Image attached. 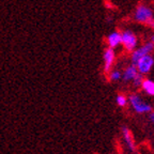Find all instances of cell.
I'll return each instance as SVG.
<instances>
[{"mask_svg":"<svg viewBox=\"0 0 154 154\" xmlns=\"http://www.w3.org/2000/svg\"><path fill=\"white\" fill-rule=\"evenodd\" d=\"M133 19L138 24L149 26L154 20V11L152 8L144 3H139L133 13Z\"/></svg>","mask_w":154,"mask_h":154,"instance_id":"obj_1","label":"cell"},{"mask_svg":"<svg viewBox=\"0 0 154 154\" xmlns=\"http://www.w3.org/2000/svg\"><path fill=\"white\" fill-rule=\"evenodd\" d=\"M139 45L138 35L131 29H124L121 31V46L125 51L132 53Z\"/></svg>","mask_w":154,"mask_h":154,"instance_id":"obj_2","label":"cell"},{"mask_svg":"<svg viewBox=\"0 0 154 154\" xmlns=\"http://www.w3.org/2000/svg\"><path fill=\"white\" fill-rule=\"evenodd\" d=\"M128 102L134 111L137 113H150L152 111V106L148 102L143 101L141 96L137 93H131L128 95Z\"/></svg>","mask_w":154,"mask_h":154,"instance_id":"obj_3","label":"cell"},{"mask_svg":"<svg viewBox=\"0 0 154 154\" xmlns=\"http://www.w3.org/2000/svg\"><path fill=\"white\" fill-rule=\"evenodd\" d=\"M154 51V44L151 43L150 41L146 42V43L141 44L140 46H138L135 51H133L131 53V63L136 64L138 62L140 58L144 57V56L150 55Z\"/></svg>","mask_w":154,"mask_h":154,"instance_id":"obj_4","label":"cell"},{"mask_svg":"<svg viewBox=\"0 0 154 154\" xmlns=\"http://www.w3.org/2000/svg\"><path fill=\"white\" fill-rule=\"evenodd\" d=\"M116 62V51L113 48L106 47L103 51V72L104 74H108L113 69Z\"/></svg>","mask_w":154,"mask_h":154,"instance_id":"obj_5","label":"cell"},{"mask_svg":"<svg viewBox=\"0 0 154 154\" xmlns=\"http://www.w3.org/2000/svg\"><path fill=\"white\" fill-rule=\"evenodd\" d=\"M135 65L137 66V70L140 74L142 75L149 74L154 66V57L151 54L144 56V57L140 58L139 60H138V62Z\"/></svg>","mask_w":154,"mask_h":154,"instance_id":"obj_6","label":"cell"},{"mask_svg":"<svg viewBox=\"0 0 154 154\" xmlns=\"http://www.w3.org/2000/svg\"><path fill=\"white\" fill-rule=\"evenodd\" d=\"M138 74H139V72H138V70H137V66L135 64H133V63H130V64H128V66H125V69L123 70L121 80H122L124 84H130V82H132L133 80H134V78L137 76Z\"/></svg>","mask_w":154,"mask_h":154,"instance_id":"obj_7","label":"cell"},{"mask_svg":"<svg viewBox=\"0 0 154 154\" xmlns=\"http://www.w3.org/2000/svg\"><path fill=\"white\" fill-rule=\"evenodd\" d=\"M106 45L107 47L110 48H118L119 46H121V31H112L110 33H108V35L106 36Z\"/></svg>","mask_w":154,"mask_h":154,"instance_id":"obj_8","label":"cell"},{"mask_svg":"<svg viewBox=\"0 0 154 154\" xmlns=\"http://www.w3.org/2000/svg\"><path fill=\"white\" fill-rule=\"evenodd\" d=\"M122 135H123V138H124V141H125V143H126L128 149L130 150L131 152H134L135 151V143H134V140H133L130 128H126V126H123Z\"/></svg>","mask_w":154,"mask_h":154,"instance_id":"obj_9","label":"cell"},{"mask_svg":"<svg viewBox=\"0 0 154 154\" xmlns=\"http://www.w3.org/2000/svg\"><path fill=\"white\" fill-rule=\"evenodd\" d=\"M140 88L143 90V92L146 94H148V95H150V96H154V82L153 80L148 79V78L144 79L143 78Z\"/></svg>","mask_w":154,"mask_h":154,"instance_id":"obj_10","label":"cell"},{"mask_svg":"<svg viewBox=\"0 0 154 154\" xmlns=\"http://www.w3.org/2000/svg\"><path fill=\"white\" fill-rule=\"evenodd\" d=\"M107 75H108V80L112 82H120L121 78H122V73H121V71L117 70V69H112Z\"/></svg>","mask_w":154,"mask_h":154,"instance_id":"obj_11","label":"cell"},{"mask_svg":"<svg viewBox=\"0 0 154 154\" xmlns=\"http://www.w3.org/2000/svg\"><path fill=\"white\" fill-rule=\"evenodd\" d=\"M116 101H117V105L120 106V107H124V106H126V104H128V97H126V95L123 93H119L118 95H117V99H116Z\"/></svg>","mask_w":154,"mask_h":154,"instance_id":"obj_12","label":"cell"},{"mask_svg":"<svg viewBox=\"0 0 154 154\" xmlns=\"http://www.w3.org/2000/svg\"><path fill=\"white\" fill-rule=\"evenodd\" d=\"M142 80H143V75L139 73V74L134 78V80L132 82L133 86H134L135 88H140V87H141V84H142Z\"/></svg>","mask_w":154,"mask_h":154,"instance_id":"obj_13","label":"cell"},{"mask_svg":"<svg viewBox=\"0 0 154 154\" xmlns=\"http://www.w3.org/2000/svg\"><path fill=\"white\" fill-rule=\"evenodd\" d=\"M150 120H151V122L154 123V111L153 110L150 112Z\"/></svg>","mask_w":154,"mask_h":154,"instance_id":"obj_14","label":"cell"},{"mask_svg":"<svg viewBox=\"0 0 154 154\" xmlns=\"http://www.w3.org/2000/svg\"><path fill=\"white\" fill-rule=\"evenodd\" d=\"M149 41L151 42V43H153V44H154V33H153V34H151V35H150Z\"/></svg>","mask_w":154,"mask_h":154,"instance_id":"obj_15","label":"cell"}]
</instances>
